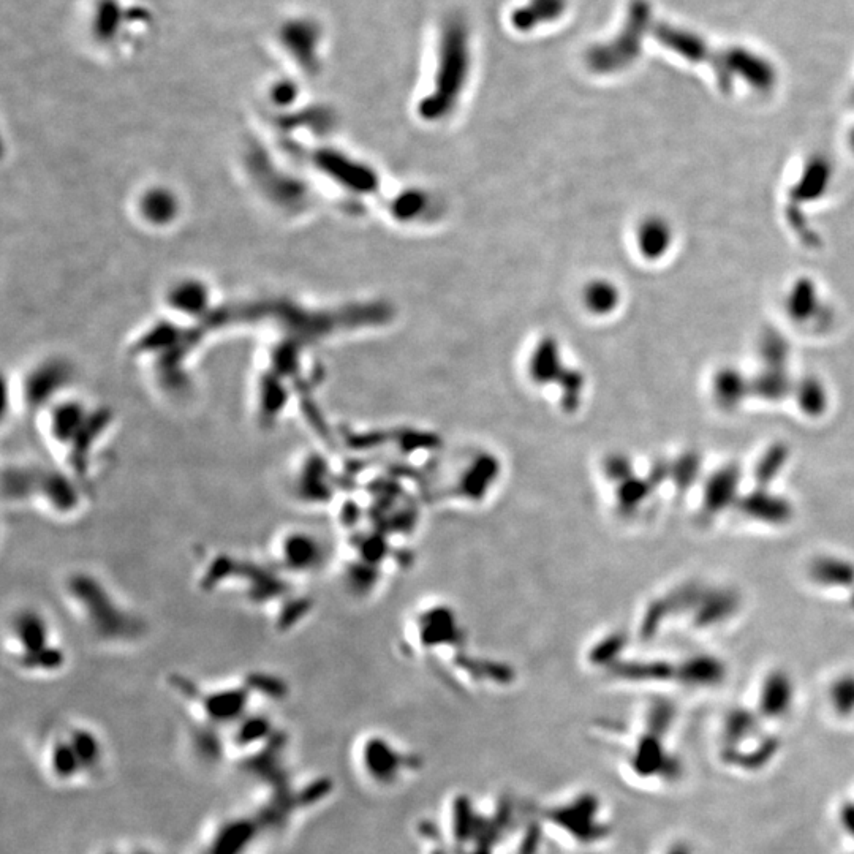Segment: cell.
<instances>
[{
    "mask_svg": "<svg viewBox=\"0 0 854 854\" xmlns=\"http://www.w3.org/2000/svg\"><path fill=\"white\" fill-rule=\"evenodd\" d=\"M601 817L600 801L589 791L568 794L537 809L541 832L576 854L592 853L597 843L608 836L609 826Z\"/></svg>",
    "mask_w": 854,
    "mask_h": 854,
    "instance_id": "obj_4",
    "label": "cell"
},
{
    "mask_svg": "<svg viewBox=\"0 0 854 854\" xmlns=\"http://www.w3.org/2000/svg\"><path fill=\"white\" fill-rule=\"evenodd\" d=\"M745 518L766 524V526H785L794 518L793 503L786 497L775 494L771 488H758L741 496L736 505Z\"/></svg>",
    "mask_w": 854,
    "mask_h": 854,
    "instance_id": "obj_12",
    "label": "cell"
},
{
    "mask_svg": "<svg viewBox=\"0 0 854 854\" xmlns=\"http://www.w3.org/2000/svg\"><path fill=\"white\" fill-rule=\"evenodd\" d=\"M668 854H687V853H684V851L673 850V851H669Z\"/></svg>",
    "mask_w": 854,
    "mask_h": 854,
    "instance_id": "obj_22",
    "label": "cell"
},
{
    "mask_svg": "<svg viewBox=\"0 0 854 854\" xmlns=\"http://www.w3.org/2000/svg\"><path fill=\"white\" fill-rule=\"evenodd\" d=\"M741 605V594L733 587H704L693 609V624L698 628L718 627L733 619Z\"/></svg>",
    "mask_w": 854,
    "mask_h": 854,
    "instance_id": "obj_13",
    "label": "cell"
},
{
    "mask_svg": "<svg viewBox=\"0 0 854 854\" xmlns=\"http://www.w3.org/2000/svg\"><path fill=\"white\" fill-rule=\"evenodd\" d=\"M151 12L133 0H94L87 12V42L105 51L141 43L151 27Z\"/></svg>",
    "mask_w": 854,
    "mask_h": 854,
    "instance_id": "obj_6",
    "label": "cell"
},
{
    "mask_svg": "<svg viewBox=\"0 0 854 854\" xmlns=\"http://www.w3.org/2000/svg\"><path fill=\"white\" fill-rule=\"evenodd\" d=\"M791 450L785 443H774L764 450L755 467L753 478L758 488H769L774 481L779 480L786 465L790 462Z\"/></svg>",
    "mask_w": 854,
    "mask_h": 854,
    "instance_id": "obj_17",
    "label": "cell"
},
{
    "mask_svg": "<svg viewBox=\"0 0 854 854\" xmlns=\"http://www.w3.org/2000/svg\"><path fill=\"white\" fill-rule=\"evenodd\" d=\"M273 564L288 576H314L328 565L329 548L306 529H288L273 541Z\"/></svg>",
    "mask_w": 854,
    "mask_h": 854,
    "instance_id": "obj_9",
    "label": "cell"
},
{
    "mask_svg": "<svg viewBox=\"0 0 854 854\" xmlns=\"http://www.w3.org/2000/svg\"><path fill=\"white\" fill-rule=\"evenodd\" d=\"M745 386L741 378L733 374L720 375L715 382V397L722 407L731 409L741 404L744 397Z\"/></svg>",
    "mask_w": 854,
    "mask_h": 854,
    "instance_id": "obj_21",
    "label": "cell"
},
{
    "mask_svg": "<svg viewBox=\"0 0 854 854\" xmlns=\"http://www.w3.org/2000/svg\"><path fill=\"white\" fill-rule=\"evenodd\" d=\"M798 401L805 415L817 418V416L823 415L824 410H826L828 396H826V391L820 383L807 380L799 386Z\"/></svg>",
    "mask_w": 854,
    "mask_h": 854,
    "instance_id": "obj_19",
    "label": "cell"
},
{
    "mask_svg": "<svg viewBox=\"0 0 854 854\" xmlns=\"http://www.w3.org/2000/svg\"><path fill=\"white\" fill-rule=\"evenodd\" d=\"M366 777L382 790H397L423 768L421 756L396 739L374 734L361 747Z\"/></svg>",
    "mask_w": 854,
    "mask_h": 854,
    "instance_id": "obj_8",
    "label": "cell"
},
{
    "mask_svg": "<svg viewBox=\"0 0 854 854\" xmlns=\"http://www.w3.org/2000/svg\"><path fill=\"white\" fill-rule=\"evenodd\" d=\"M502 478L503 464L496 453L464 451L448 475L443 497L459 507H481L496 496Z\"/></svg>",
    "mask_w": 854,
    "mask_h": 854,
    "instance_id": "obj_7",
    "label": "cell"
},
{
    "mask_svg": "<svg viewBox=\"0 0 854 854\" xmlns=\"http://www.w3.org/2000/svg\"><path fill=\"white\" fill-rule=\"evenodd\" d=\"M543 832L537 810L513 796L458 794L418 831L424 854H510L519 840L537 847Z\"/></svg>",
    "mask_w": 854,
    "mask_h": 854,
    "instance_id": "obj_1",
    "label": "cell"
},
{
    "mask_svg": "<svg viewBox=\"0 0 854 854\" xmlns=\"http://www.w3.org/2000/svg\"><path fill=\"white\" fill-rule=\"evenodd\" d=\"M62 594L87 635L105 646H129L146 632L138 613L92 571L73 570L62 582Z\"/></svg>",
    "mask_w": 854,
    "mask_h": 854,
    "instance_id": "obj_2",
    "label": "cell"
},
{
    "mask_svg": "<svg viewBox=\"0 0 854 854\" xmlns=\"http://www.w3.org/2000/svg\"><path fill=\"white\" fill-rule=\"evenodd\" d=\"M851 606H853V608H854V592H853V597H851Z\"/></svg>",
    "mask_w": 854,
    "mask_h": 854,
    "instance_id": "obj_23",
    "label": "cell"
},
{
    "mask_svg": "<svg viewBox=\"0 0 854 854\" xmlns=\"http://www.w3.org/2000/svg\"><path fill=\"white\" fill-rule=\"evenodd\" d=\"M86 484L64 467L43 469L38 465L13 464L4 473L5 496L12 502H32L57 518L73 516L83 507Z\"/></svg>",
    "mask_w": 854,
    "mask_h": 854,
    "instance_id": "obj_3",
    "label": "cell"
},
{
    "mask_svg": "<svg viewBox=\"0 0 854 854\" xmlns=\"http://www.w3.org/2000/svg\"><path fill=\"white\" fill-rule=\"evenodd\" d=\"M809 576L824 589H853L854 562L834 554H824L810 562Z\"/></svg>",
    "mask_w": 854,
    "mask_h": 854,
    "instance_id": "obj_14",
    "label": "cell"
},
{
    "mask_svg": "<svg viewBox=\"0 0 854 854\" xmlns=\"http://www.w3.org/2000/svg\"><path fill=\"white\" fill-rule=\"evenodd\" d=\"M794 700V684L790 674L775 669L764 679L761 687V711L768 717H782Z\"/></svg>",
    "mask_w": 854,
    "mask_h": 854,
    "instance_id": "obj_15",
    "label": "cell"
},
{
    "mask_svg": "<svg viewBox=\"0 0 854 854\" xmlns=\"http://www.w3.org/2000/svg\"><path fill=\"white\" fill-rule=\"evenodd\" d=\"M669 470H671L669 481L674 484V488L681 492L688 491L700 478L701 470H703V458L698 451H684L676 459L669 462Z\"/></svg>",
    "mask_w": 854,
    "mask_h": 854,
    "instance_id": "obj_18",
    "label": "cell"
},
{
    "mask_svg": "<svg viewBox=\"0 0 854 854\" xmlns=\"http://www.w3.org/2000/svg\"><path fill=\"white\" fill-rule=\"evenodd\" d=\"M831 704L839 714L850 715L854 712V674H843L831 685Z\"/></svg>",
    "mask_w": 854,
    "mask_h": 854,
    "instance_id": "obj_20",
    "label": "cell"
},
{
    "mask_svg": "<svg viewBox=\"0 0 854 854\" xmlns=\"http://www.w3.org/2000/svg\"><path fill=\"white\" fill-rule=\"evenodd\" d=\"M318 27L307 18L287 16L274 29L273 42L277 50L296 65L314 64L315 45H318Z\"/></svg>",
    "mask_w": 854,
    "mask_h": 854,
    "instance_id": "obj_10",
    "label": "cell"
},
{
    "mask_svg": "<svg viewBox=\"0 0 854 854\" xmlns=\"http://www.w3.org/2000/svg\"><path fill=\"white\" fill-rule=\"evenodd\" d=\"M5 643L16 665L29 673H54L67 662V650L57 641L50 617L35 606L12 611L5 624Z\"/></svg>",
    "mask_w": 854,
    "mask_h": 854,
    "instance_id": "obj_5",
    "label": "cell"
},
{
    "mask_svg": "<svg viewBox=\"0 0 854 854\" xmlns=\"http://www.w3.org/2000/svg\"><path fill=\"white\" fill-rule=\"evenodd\" d=\"M742 470L737 464H726L707 477L703 486V511L718 516L736 507L741 499Z\"/></svg>",
    "mask_w": 854,
    "mask_h": 854,
    "instance_id": "obj_11",
    "label": "cell"
},
{
    "mask_svg": "<svg viewBox=\"0 0 854 854\" xmlns=\"http://www.w3.org/2000/svg\"><path fill=\"white\" fill-rule=\"evenodd\" d=\"M676 676L688 685L711 687L725 679L726 665L723 660L712 654L693 655L676 668Z\"/></svg>",
    "mask_w": 854,
    "mask_h": 854,
    "instance_id": "obj_16",
    "label": "cell"
}]
</instances>
